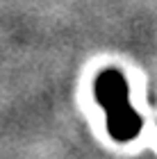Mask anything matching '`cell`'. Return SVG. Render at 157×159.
<instances>
[{
    "label": "cell",
    "instance_id": "cell-1",
    "mask_svg": "<svg viewBox=\"0 0 157 159\" xmlns=\"http://www.w3.org/2000/svg\"><path fill=\"white\" fill-rule=\"evenodd\" d=\"M94 96L96 102L103 109H114L125 102H130V89H127V80L123 77V73L116 68H107L96 77L94 84Z\"/></svg>",
    "mask_w": 157,
    "mask_h": 159
},
{
    "label": "cell",
    "instance_id": "cell-2",
    "mask_svg": "<svg viewBox=\"0 0 157 159\" xmlns=\"http://www.w3.org/2000/svg\"><path fill=\"white\" fill-rule=\"evenodd\" d=\"M105 116H107V132L116 141L137 139L141 127H144V118L134 111V107L130 102H125L121 107H114V109H107Z\"/></svg>",
    "mask_w": 157,
    "mask_h": 159
}]
</instances>
